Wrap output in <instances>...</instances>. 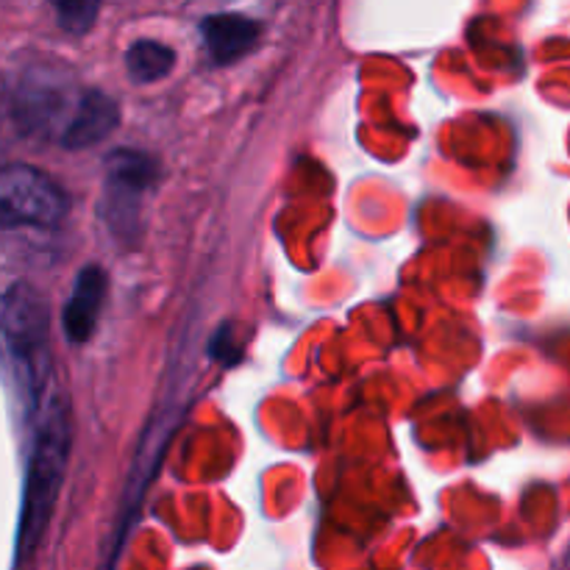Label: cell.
<instances>
[{
  "label": "cell",
  "mask_w": 570,
  "mask_h": 570,
  "mask_svg": "<svg viewBox=\"0 0 570 570\" xmlns=\"http://www.w3.org/2000/svg\"><path fill=\"white\" fill-rule=\"evenodd\" d=\"M117 122H120L117 100L106 92H98V89H87V92L78 95V104L72 106L70 120L61 128L59 142L67 150L92 148L115 131Z\"/></svg>",
  "instance_id": "5b68a950"
},
{
  "label": "cell",
  "mask_w": 570,
  "mask_h": 570,
  "mask_svg": "<svg viewBox=\"0 0 570 570\" xmlns=\"http://www.w3.org/2000/svg\"><path fill=\"white\" fill-rule=\"evenodd\" d=\"M70 410L59 390H50L37 410V434H33L31 456H28L26 490H22L20 532L17 551L28 557L42 540L65 482L67 456H70Z\"/></svg>",
  "instance_id": "7a4b0ae2"
},
{
  "label": "cell",
  "mask_w": 570,
  "mask_h": 570,
  "mask_svg": "<svg viewBox=\"0 0 570 570\" xmlns=\"http://www.w3.org/2000/svg\"><path fill=\"white\" fill-rule=\"evenodd\" d=\"M159 173V161L150 154H145V150L117 148L106 159L104 212L106 220H109V226L117 234L128 237L134 232L145 193L154 187Z\"/></svg>",
  "instance_id": "277c9868"
},
{
  "label": "cell",
  "mask_w": 570,
  "mask_h": 570,
  "mask_svg": "<svg viewBox=\"0 0 570 570\" xmlns=\"http://www.w3.org/2000/svg\"><path fill=\"white\" fill-rule=\"evenodd\" d=\"M200 33H204V45L215 65H234L259 45L262 26L250 17L226 11V14L206 17Z\"/></svg>",
  "instance_id": "52a82bcc"
},
{
  "label": "cell",
  "mask_w": 570,
  "mask_h": 570,
  "mask_svg": "<svg viewBox=\"0 0 570 570\" xmlns=\"http://www.w3.org/2000/svg\"><path fill=\"white\" fill-rule=\"evenodd\" d=\"M106 301V273L100 267L89 265L78 273L76 287H72L70 298L65 304V315H61V326L70 343L81 345L95 334L104 312Z\"/></svg>",
  "instance_id": "8992f818"
},
{
  "label": "cell",
  "mask_w": 570,
  "mask_h": 570,
  "mask_svg": "<svg viewBox=\"0 0 570 570\" xmlns=\"http://www.w3.org/2000/svg\"><path fill=\"white\" fill-rule=\"evenodd\" d=\"M0 371L28 412L53 390L48 304L26 282L0 293Z\"/></svg>",
  "instance_id": "6da1fadb"
},
{
  "label": "cell",
  "mask_w": 570,
  "mask_h": 570,
  "mask_svg": "<svg viewBox=\"0 0 570 570\" xmlns=\"http://www.w3.org/2000/svg\"><path fill=\"white\" fill-rule=\"evenodd\" d=\"M173 67H176V50L156 39H139L126 53V70L137 83L161 81Z\"/></svg>",
  "instance_id": "ba28073f"
},
{
  "label": "cell",
  "mask_w": 570,
  "mask_h": 570,
  "mask_svg": "<svg viewBox=\"0 0 570 570\" xmlns=\"http://www.w3.org/2000/svg\"><path fill=\"white\" fill-rule=\"evenodd\" d=\"M59 17V26L70 33H87L95 26L100 0H50Z\"/></svg>",
  "instance_id": "9c48e42d"
},
{
  "label": "cell",
  "mask_w": 570,
  "mask_h": 570,
  "mask_svg": "<svg viewBox=\"0 0 570 570\" xmlns=\"http://www.w3.org/2000/svg\"><path fill=\"white\" fill-rule=\"evenodd\" d=\"M67 217V195L45 170L31 165L0 167V232L56 228Z\"/></svg>",
  "instance_id": "3957f363"
}]
</instances>
